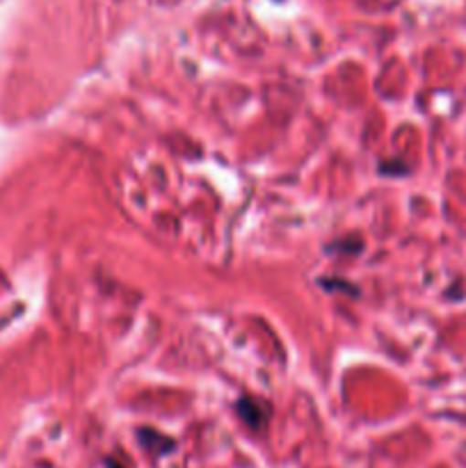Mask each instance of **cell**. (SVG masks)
<instances>
[{"mask_svg": "<svg viewBox=\"0 0 466 468\" xmlns=\"http://www.w3.org/2000/svg\"><path fill=\"white\" fill-rule=\"evenodd\" d=\"M238 414L245 419V423H249L251 428H260L265 423V407L259 405L256 400H240L238 402Z\"/></svg>", "mask_w": 466, "mask_h": 468, "instance_id": "cell-1", "label": "cell"}]
</instances>
